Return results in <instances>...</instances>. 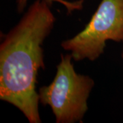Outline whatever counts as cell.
Segmentation results:
<instances>
[{
  "label": "cell",
  "instance_id": "6da1fadb",
  "mask_svg": "<svg viewBox=\"0 0 123 123\" xmlns=\"http://www.w3.org/2000/svg\"><path fill=\"white\" fill-rule=\"evenodd\" d=\"M46 0H36L0 47V98L21 110L30 123H40L38 72L44 68L42 44L55 18Z\"/></svg>",
  "mask_w": 123,
  "mask_h": 123
},
{
  "label": "cell",
  "instance_id": "7a4b0ae2",
  "mask_svg": "<svg viewBox=\"0 0 123 123\" xmlns=\"http://www.w3.org/2000/svg\"><path fill=\"white\" fill-rule=\"evenodd\" d=\"M72 58L71 54L62 55L53 81L39 89L40 102L51 107L57 123H73L82 120L94 84L88 76L75 72Z\"/></svg>",
  "mask_w": 123,
  "mask_h": 123
},
{
  "label": "cell",
  "instance_id": "3957f363",
  "mask_svg": "<svg viewBox=\"0 0 123 123\" xmlns=\"http://www.w3.org/2000/svg\"><path fill=\"white\" fill-rule=\"evenodd\" d=\"M110 40L123 43V0H102L84 30L61 45L75 61H94L103 53Z\"/></svg>",
  "mask_w": 123,
  "mask_h": 123
},
{
  "label": "cell",
  "instance_id": "277c9868",
  "mask_svg": "<svg viewBox=\"0 0 123 123\" xmlns=\"http://www.w3.org/2000/svg\"><path fill=\"white\" fill-rule=\"evenodd\" d=\"M49 4L51 6L53 2H59L64 6L67 9L68 12L70 13L75 10H81L83 7L84 0H79L77 1H68L66 0H46ZM27 0H17V8L18 12H22L25 7L26 6Z\"/></svg>",
  "mask_w": 123,
  "mask_h": 123
},
{
  "label": "cell",
  "instance_id": "5b68a950",
  "mask_svg": "<svg viewBox=\"0 0 123 123\" xmlns=\"http://www.w3.org/2000/svg\"><path fill=\"white\" fill-rule=\"evenodd\" d=\"M121 56H122V58L123 59V51H122V53H121Z\"/></svg>",
  "mask_w": 123,
  "mask_h": 123
}]
</instances>
